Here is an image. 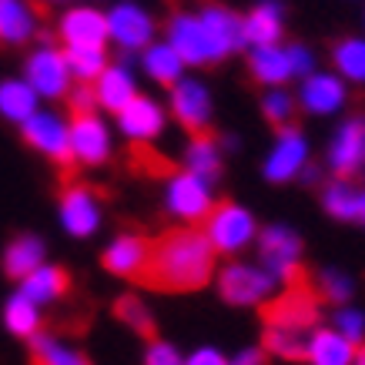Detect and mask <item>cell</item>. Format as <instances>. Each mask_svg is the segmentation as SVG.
Returning <instances> with one entry per match:
<instances>
[{
	"label": "cell",
	"mask_w": 365,
	"mask_h": 365,
	"mask_svg": "<svg viewBox=\"0 0 365 365\" xmlns=\"http://www.w3.org/2000/svg\"><path fill=\"white\" fill-rule=\"evenodd\" d=\"M61 37L67 47H104L108 41V17L91 7H74L61 17Z\"/></svg>",
	"instance_id": "cell-13"
},
{
	"label": "cell",
	"mask_w": 365,
	"mask_h": 365,
	"mask_svg": "<svg viewBox=\"0 0 365 365\" xmlns=\"http://www.w3.org/2000/svg\"><path fill=\"white\" fill-rule=\"evenodd\" d=\"M188 171H191V175H198L201 181H211V178L222 175V158H218V148H215V138H211V131L191 134V144H188Z\"/></svg>",
	"instance_id": "cell-28"
},
{
	"label": "cell",
	"mask_w": 365,
	"mask_h": 365,
	"mask_svg": "<svg viewBox=\"0 0 365 365\" xmlns=\"http://www.w3.org/2000/svg\"><path fill=\"white\" fill-rule=\"evenodd\" d=\"M27 84L34 88V94L64 98L71 91V71H67L64 51L41 47L37 54H31V61H27Z\"/></svg>",
	"instance_id": "cell-8"
},
{
	"label": "cell",
	"mask_w": 365,
	"mask_h": 365,
	"mask_svg": "<svg viewBox=\"0 0 365 365\" xmlns=\"http://www.w3.org/2000/svg\"><path fill=\"white\" fill-rule=\"evenodd\" d=\"M4 325H7V332L17 335V339H31V335H37V329H41V309L17 292V295L7 299V305H4Z\"/></svg>",
	"instance_id": "cell-29"
},
{
	"label": "cell",
	"mask_w": 365,
	"mask_h": 365,
	"mask_svg": "<svg viewBox=\"0 0 365 365\" xmlns=\"http://www.w3.org/2000/svg\"><path fill=\"white\" fill-rule=\"evenodd\" d=\"M34 34V14L21 0H0V41L24 44Z\"/></svg>",
	"instance_id": "cell-30"
},
{
	"label": "cell",
	"mask_w": 365,
	"mask_h": 365,
	"mask_svg": "<svg viewBox=\"0 0 365 365\" xmlns=\"http://www.w3.org/2000/svg\"><path fill=\"white\" fill-rule=\"evenodd\" d=\"M299 255H302V242L295 232H288L282 225L262 232V262L268 265V275L275 282H285V285L309 282L305 268L299 265Z\"/></svg>",
	"instance_id": "cell-4"
},
{
	"label": "cell",
	"mask_w": 365,
	"mask_h": 365,
	"mask_svg": "<svg viewBox=\"0 0 365 365\" xmlns=\"http://www.w3.org/2000/svg\"><path fill=\"white\" fill-rule=\"evenodd\" d=\"M332 168L339 178H352L365 168V118H352L342 124L332 141Z\"/></svg>",
	"instance_id": "cell-14"
},
{
	"label": "cell",
	"mask_w": 365,
	"mask_h": 365,
	"mask_svg": "<svg viewBox=\"0 0 365 365\" xmlns=\"http://www.w3.org/2000/svg\"><path fill=\"white\" fill-rule=\"evenodd\" d=\"M24 141L37 148L41 155H47L54 165L71 168L74 155H71V138H67V124L57 114H31L24 121Z\"/></svg>",
	"instance_id": "cell-5"
},
{
	"label": "cell",
	"mask_w": 365,
	"mask_h": 365,
	"mask_svg": "<svg viewBox=\"0 0 365 365\" xmlns=\"http://www.w3.org/2000/svg\"><path fill=\"white\" fill-rule=\"evenodd\" d=\"M67 288H71V278H67L64 268H57V265H41V268H34L27 278H21V295L31 299L37 309L47 305V302H57Z\"/></svg>",
	"instance_id": "cell-19"
},
{
	"label": "cell",
	"mask_w": 365,
	"mask_h": 365,
	"mask_svg": "<svg viewBox=\"0 0 365 365\" xmlns=\"http://www.w3.org/2000/svg\"><path fill=\"white\" fill-rule=\"evenodd\" d=\"M305 158H309L305 138H302L295 128H282V131H278L275 151H272L265 161V178L268 181H288V178H295V171L305 165Z\"/></svg>",
	"instance_id": "cell-16"
},
{
	"label": "cell",
	"mask_w": 365,
	"mask_h": 365,
	"mask_svg": "<svg viewBox=\"0 0 365 365\" xmlns=\"http://www.w3.org/2000/svg\"><path fill=\"white\" fill-rule=\"evenodd\" d=\"M248 67H252L255 81H262V84H282V81L292 78L288 57H285V51H278V47H255Z\"/></svg>",
	"instance_id": "cell-31"
},
{
	"label": "cell",
	"mask_w": 365,
	"mask_h": 365,
	"mask_svg": "<svg viewBox=\"0 0 365 365\" xmlns=\"http://www.w3.org/2000/svg\"><path fill=\"white\" fill-rule=\"evenodd\" d=\"M128 158H131V168L134 171H141V175L148 178H175V165L168 161L165 155H158L155 148H148V141H131V151H128Z\"/></svg>",
	"instance_id": "cell-34"
},
{
	"label": "cell",
	"mask_w": 365,
	"mask_h": 365,
	"mask_svg": "<svg viewBox=\"0 0 365 365\" xmlns=\"http://www.w3.org/2000/svg\"><path fill=\"white\" fill-rule=\"evenodd\" d=\"M352 355H355L352 342L342 339L335 329H319L305 342V359L312 365H352Z\"/></svg>",
	"instance_id": "cell-22"
},
{
	"label": "cell",
	"mask_w": 365,
	"mask_h": 365,
	"mask_svg": "<svg viewBox=\"0 0 365 365\" xmlns=\"http://www.w3.org/2000/svg\"><path fill=\"white\" fill-rule=\"evenodd\" d=\"M319 295L322 299H329V302H335V305H342V302H349V295H352V282H349L345 275H339V272H322Z\"/></svg>",
	"instance_id": "cell-40"
},
{
	"label": "cell",
	"mask_w": 365,
	"mask_h": 365,
	"mask_svg": "<svg viewBox=\"0 0 365 365\" xmlns=\"http://www.w3.org/2000/svg\"><path fill=\"white\" fill-rule=\"evenodd\" d=\"M275 285V278L252 265H228L218 275V288H222V299L232 305H258L268 299V292Z\"/></svg>",
	"instance_id": "cell-7"
},
{
	"label": "cell",
	"mask_w": 365,
	"mask_h": 365,
	"mask_svg": "<svg viewBox=\"0 0 365 365\" xmlns=\"http://www.w3.org/2000/svg\"><path fill=\"white\" fill-rule=\"evenodd\" d=\"M144 258H148V238H141V235H121L104 252V268L121 278H138Z\"/></svg>",
	"instance_id": "cell-20"
},
{
	"label": "cell",
	"mask_w": 365,
	"mask_h": 365,
	"mask_svg": "<svg viewBox=\"0 0 365 365\" xmlns=\"http://www.w3.org/2000/svg\"><path fill=\"white\" fill-rule=\"evenodd\" d=\"M94 98H98L101 108H108V111L118 114L124 104L134 98L131 74H128L124 67H104V71H101V78L94 81Z\"/></svg>",
	"instance_id": "cell-25"
},
{
	"label": "cell",
	"mask_w": 365,
	"mask_h": 365,
	"mask_svg": "<svg viewBox=\"0 0 365 365\" xmlns=\"http://www.w3.org/2000/svg\"><path fill=\"white\" fill-rule=\"evenodd\" d=\"M205 238L215 252H242L255 238V218L235 201H218L211 205L208 218H205Z\"/></svg>",
	"instance_id": "cell-3"
},
{
	"label": "cell",
	"mask_w": 365,
	"mask_h": 365,
	"mask_svg": "<svg viewBox=\"0 0 365 365\" xmlns=\"http://www.w3.org/2000/svg\"><path fill=\"white\" fill-rule=\"evenodd\" d=\"M67 138H71V155H74V161H81V165H104L108 155H111L108 128L101 124V118L94 111L91 114H71Z\"/></svg>",
	"instance_id": "cell-6"
},
{
	"label": "cell",
	"mask_w": 365,
	"mask_h": 365,
	"mask_svg": "<svg viewBox=\"0 0 365 365\" xmlns=\"http://www.w3.org/2000/svg\"><path fill=\"white\" fill-rule=\"evenodd\" d=\"M228 365H265V349H245V352Z\"/></svg>",
	"instance_id": "cell-46"
},
{
	"label": "cell",
	"mask_w": 365,
	"mask_h": 365,
	"mask_svg": "<svg viewBox=\"0 0 365 365\" xmlns=\"http://www.w3.org/2000/svg\"><path fill=\"white\" fill-rule=\"evenodd\" d=\"M325 208H329V215H335V218H352L355 215V191L345 185V181H339V185H332V188L325 191Z\"/></svg>",
	"instance_id": "cell-38"
},
{
	"label": "cell",
	"mask_w": 365,
	"mask_h": 365,
	"mask_svg": "<svg viewBox=\"0 0 365 365\" xmlns=\"http://www.w3.org/2000/svg\"><path fill=\"white\" fill-rule=\"evenodd\" d=\"M64 61H67L71 78H78L81 84H94V81L101 78V71L108 67V61H104V47H67Z\"/></svg>",
	"instance_id": "cell-32"
},
{
	"label": "cell",
	"mask_w": 365,
	"mask_h": 365,
	"mask_svg": "<svg viewBox=\"0 0 365 365\" xmlns=\"http://www.w3.org/2000/svg\"><path fill=\"white\" fill-rule=\"evenodd\" d=\"M171 108H175L178 121L185 124L191 134L208 131L211 101H208V91L201 88L198 81H178V84H171Z\"/></svg>",
	"instance_id": "cell-12"
},
{
	"label": "cell",
	"mask_w": 365,
	"mask_h": 365,
	"mask_svg": "<svg viewBox=\"0 0 365 365\" xmlns=\"http://www.w3.org/2000/svg\"><path fill=\"white\" fill-rule=\"evenodd\" d=\"M352 218L365 225V191H355V215Z\"/></svg>",
	"instance_id": "cell-47"
},
{
	"label": "cell",
	"mask_w": 365,
	"mask_h": 365,
	"mask_svg": "<svg viewBox=\"0 0 365 365\" xmlns=\"http://www.w3.org/2000/svg\"><path fill=\"white\" fill-rule=\"evenodd\" d=\"M215 275V248L201 228H175L148 242V258L134 282L155 292H195Z\"/></svg>",
	"instance_id": "cell-1"
},
{
	"label": "cell",
	"mask_w": 365,
	"mask_h": 365,
	"mask_svg": "<svg viewBox=\"0 0 365 365\" xmlns=\"http://www.w3.org/2000/svg\"><path fill=\"white\" fill-rule=\"evenodd\" d=\"M335 322H339V329H335V332L342 335V339H349L352 345L365 335V315H362V312H355V309H342Z\"/></svg>",
	"instance_id": "cell-41"
},
{
	"label": "cell",
	"mask_w": 365,
	"mask_h": 365,
	"mask_svg": "<svg viewBox=\"0 0 365 365\" xmlns=\"http://www.w3.org/2000/svg\"><path fill=\"white\" fill-rule=\"evenodd\" d=\"M292 114H295V101L288 98L285 91H272V94L265 98V118L275 124L278 131H282V128H288Z\"/></svg>",
	"instance_id": "cell-39"
},
{
	"label": "cell",
	"mask_w": 365,
	"mask_h": 365,
	"mask_svg": "<svg viewBox=\"0 0 365 365\" xmlns=\"http://www.w3.org/2000/svg\"><path fill=\"white\" fill-rule=\"evenodd\" d=\"M282 37V7L262 4L242 21V44L252 47H275Z\"/></svg>",
	"instance_id": "cell-21"
},
{
	"label": "cell",
	"mask_w": 365,
	"mask_h": 365,
	"mask_svg": "<svg viewBox=\"0 0 365 365\" xmlns=\"http://www.w3.org/2000/svg\"><path fill=\"white\" fill-rule=\"evenodd\" d=\"M67 104H71V114H91L94 111V104H98V98H94V84H78V88L71 91Z\"/></svg>",
	"instance_id": "cell-43"
},
{
	"label": "cell",
	"mask_w": 365,
	"mask_h": 365,
	"mask_svg": "<svg viewBox=\"0 0 365 365\" xmlns=\"http://www.w3.org/2000/svg\"><path fill=\"white\" fill-rule=\"evenodd\" d=\"M31 359L34 365H91L88 355L64 345L54 335H31Z\"/></svg>",
	"instance_id": "cell-26"
},
{
	"label": "cell",
	"mask_w": 365,
	"mask_h": 365,
	"mask_svg": "<svg viewBox=\"0 0 365 365\" xmlns=\"http://www.w3.org/2000/svg\"><path fill=\"white\" fill-rule=\"evenodd\" d=\"M288 57V67H292V74H312V54H309V47H288L285 51Z\"/></svg>",
	"instance_id": "cell-44"
},
{
	"label": "cell",
	"mask_w": 365,
	"mask_h": 365,
	"mask_svg": "<svg viewBox=\"0 0 365 365\" xmlns=\"http://www.w3.org/2000/svg\"><path fill=\"white\" fill-rule=\"evenodd\" d=\"M61 222L74 238H88V235L98 232L101 208L88 185H67L61 191Z\"/></svg>",
	"instance_id": "cell-10"
},
{
	"label": "cell",
	"mask_w": 365,
	"mask_h": 365,
	"mask_svg": "<svg viewBox=\"0 0 365 365\" xmlns=\"http://www.w3.org/2000/svg\"><path fill=\"white\" fill-rule=\"evenodd\" d=\"M168 47L181 57V64H211L215 54H211L208 34L201 27L198 17H188V14H178L171 27H168Z\"/></svg>",
	"instance_id": "cell-11"
},
{
	"label": "cell",
	"mask_w": 365,
	"mask_h": 365,
	"mask_svg": "<svg viewBox=\"0 0 365 365\" xmlns=\"http://www.w3.org/2000/svg\"><path fill=\"white\" fill-rule=\"evenodd\" d=\"M335 67L342 71L345 78L352 81H365V41H342V44L335 47Z\"/></svg>",
	"instance_id": "cell-36"
},
{
	"label": "cell",
	"mask_w": 365,
	"mask_h": 365,
	"mask_svg": "<svg viewBox=\"0 0 365 365\" xmlns=\"http://www.w3.org/2000/svg\"><path fill=\"white\" fill-rule=\"evenodd\" d=\"M345 101V88L342 81L332 78V74H315L302 84V104L315 114H332L342 108Z\"/></svg>",
	"instance_id": "cell-23"
},
{
	"label": "cell",
	"mask_w": 365,
	"mask_h": 365,
	"mask_svg": "<svg viewBox=\"0 0 365 365\" xmlns=\"http://www.w3.org/2000/svg\"><path fill=\"white\" fill-rule=\"evenodd\" d=\"M118 121H121V131L131 138V141H151L155 134H161L165 128V114L151 98H141L134 94L121 111H118Z\"/></svg>",
	"instance_id": "cell-18"
},
{
	"label": "cell",
	"mask_w": 365,
	"mask_h": 365,
	"mask_svg": "<svg viewBox=\"0 0 365 365\" xmlns=\"http://www.w3.org/2000/svg\"><path fill=\"white\" fill-rule=\"evenodd\" d=\"M352 365H365V345H362V349H359V352L352 355Z\"/></svg>",
	"instance_id": "cell-48"
},
{
	"label": "cell",
	"mask_w": 365,
	"mask_h": 365,
	"mask_svg": "<svg viewBox=\"0 0 365 365\" xmlns=\"http://www.w3.org/2000/svg\"><path fill=\"white\" fill-rule=\"evenodd\" d=\"M185 365H228V359L215 349H198L191 359H185Z\"/></svg>",
	"instance_id": "cell-45"
},
{
	"label": "cell",
	"mask_w": 365,
	"mask_h": 365,
	"mask_svg": "<svg viewBox=\"0 0 365 365\" xmlns=\"http://www.w3.org/2000/svg\"><path fill=\"white\" fill-rule=\"evenodd\" d=\"M44 265V242L41 238H34V235H21V238H14L7 245V252H4V272L11 278H27L34 268Z\"/></svg>",
	"instance_id": "cell-24"
},
{
	"label": "cell",
	"mask_w": 365,
	"mask_h": 365,
	"mask_svg": "<svg viewBox=\"0 0 365 365\" xmlns=\"http://www.w3.org/2000/svg\"><path fill=\"white\" fill-rule=\"evenodd\" d=\"M155 34V24L151 17L141 11V7H131V4H118L108 17V37H114L121 47L134 51V47H148Z\"/></svg>",
	"instance_id": "cell-15"
},
{
	"label": "cell",
	"mask_w": 365,
	"mask_h": 365,
	"mask_svg": "<svg viewBox=\"0 0 365 365\" xmlns=\"http://www.w3.org/2000/svg\"><path fill=\"white\" fill-rule=\"evenodd\" d=\"M144 71L155 81H161V84L171 88V84L181 81V57L168 44H155V47H148V54H144Z\"/></svg>",
	"instance_id": "cell-33"
},
{
	"label": "cell",
	"mask_w": 365,
	"mask_h": 365,
	"mask_svg": "<svg viewBox=\"0 0 365 365\" xmlns=\"http://www.w3.org/2000/svg\"><path fill=\"white\" fill-rule=\"evenodd\" d=\"M198 21H201V27H205V34H208L215 61H222V57H228L232 51L242 47V17H235L232 11L208 7L205 14H198Z\"/></svg>",
	"instance_id": "cell-17"
},
{
	"label": "cell",
	"mask_w": 365,
	"mask_h": 365,
	"mask_svg": "<svg viewBox=\"0 0 365 365\" xmlns=\"http://www.w3.org/2000/svg\"><path fill=\"white\" fill-rule=\"evenodd\" d=\"M0 114L21 124L31 114H37V94L27 81H4L0 84Z\"/></svg>",
	"instance_id": "cell-27"
},
{
	"label": "cell",
	"mask_w": 365,
	"mask_h": 365,
	"mask_svg": "<svg viewBox=\"0 0 365 365\" xmlns=\"http://www.w3.org/2000/svg\"><path fill=\"white\" fill-rule=\"evenodd\" d=\"M262 319L272 329H288V332H305L319 322V292L312 288V282L302 285H288L285 295L265 302Z\"/></svg>",
	"instance_id": "cell-2"
},
{
	"label": "cell",
	"mask_w": 365,
	"mask_h": 365,
	"mask_svg": "<svg viewBox=\"0 0 365 365\" xmlns=\"http://www.w3.org/2000/svg\"><path fill=\"white\" fill-rule=\"evenodd\" d=\"M114 315H118L128 329H134L138 335H144V339H155V319H151V312H148V305H144L141 299H134V295L118 299V302H114Z\"/></svg>",
	"instance_id": "cell-35"
},
{
	"label": "cell",
	"mask_w": 365,
	"mask_h": 365,
	"mask_svg": "<svg viewBox=\"0 0 365 365\" xmlns=\"http://www.w3.org/2000/svg\"><path fill=\"white\" fill-rule=\"evenodd\" d=\"M262 349L282 359H305V342L299 339V332H288V329H272L265 325V342Z\"/></svg>",
	"instance_id": "cell-37"
},
{
	"label": "cell",
	"mask_w": 365,
	"mask_h": 365,
	"mask_svg": "<svg viewBox=\"0 0 365 365\" xmlns=\"http://www.w3.org/2000/svg\"><path fill=\"white\" fill-rule=\"evenodd\" d=\"M168 208L175 211L178 218H185V222H201V218H208V211H211L208 181H201V178L191 175V171L175 175L171 185H168Z\"/></svg>",
	"instance_id": "cell-9"
},
{
	"label": "cell",
	"mask_w": 365,
	"mask_h": 365,
	"mask_svg": "<svg viewBox=\"0 0 365 365\" xmlns=\"http://www.w3.org/2000/svg\"><path fill=\"white\" fill-rule=\"evenodd\" d=\"M144 365H185V359H181V352H178L175 345L151 342V349L144 355Z\"/></svg>",
	"instance_id": "cell-42"
}]
</instances>
